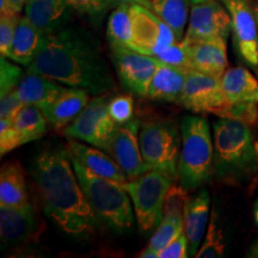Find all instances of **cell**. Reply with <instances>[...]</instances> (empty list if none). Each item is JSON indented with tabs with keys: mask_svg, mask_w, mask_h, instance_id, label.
Instances as JSON below:
<instances>
[{
	"mask_svg": "<svg viewBox=\"0 0 258 258\" xmlns=\"http://www.w3.org/2000/svg\"><path fill=\"white\" fill-rule=\"evenodd\" d=\"M211 196L207 190H201L198 195L188 199L184 211V234L189 243V256L196 257V253L202 244V239L207 231L209 219H211Z\"/></svg>",
	"mask_w": 258,
	"mask_h": 258,
	"instance_id": "2e32d148",
	"label": "cell"
},
{
	"mask_svg": "<svg viewBox=\"0 0 258 258\" xmlns=\"http://www.w3.org/2000/svg\"><path fill=\"white\" fill-rule=\"evenodd\" d=\"M109 114L117 124L131 121L134 115L133 97L129 95H118L109 99Z\"/></svg>",
	"mask_w": 258,
	"mask_h": 258,
	"instance_id": "836d02e7",
	"label": "cell"
},
{
	"mask_svg": "<svg viewBox=\"0 0 258 258\" xmlns=\"http://www.w3.org/2000/svg\"><path fill=\"white\" fill-rule=\"evenodd\" d=\"M24 145L23 139L14 127L12 120H0V153L4 157L15 148Z\"/></svg>",
	"mask_w": 258,
	"mask_h": 258,
	"instance_id": "8d00e7d4",
	"label": "cell"
},
{
	"mask_svg": "<svg viewBox=\"0 0 258 258\" xmlns=\"http://www.w3.org/2000/svg\"><path fill=\"white\" fill-rule=\"evenodd\" d=\"M36 217L30 203L21 207L0 206V239L4 245H17L31 237Z\"/></svg>",
	"mask_w": 258,
	"mask_h": 258,
	"instance_id": "ac0fdd59",
	"label": "cell"
},
{
	"mask_svg": "<svg viewBox=\"0 0 258 258\" xmlns=\"http://www.w3.org/2000/svg\"><path fill=\"white\" fill-rule=\"evenodd\" d=\"M151 4L154 14L175 32L177 42L182 41L189 22L190 0H151Z\"/></svg>",
	"mask_w": 258,
	"mask_h": 258,
	"instance_id": "4316f807",
	"label": "cell"
},
{
	"mask_svg": "<svg viewBox=\"0 0 258 258\" xmlns=\"http://www.w3.org/2000/svg\"><path fill=\"white\" fill-rule=\"evenodd\" d=\"M112 4H128V5H141L145 8L152 10V4H151V0H111Z\"/></svg>",
	"mask_w": 258,
	"mask_h": 258,
	"instance_id": "60d3db41",
	"label": "cell"
},
{
	"mask_svg": "<svg viewBox=\"0 0 258 258\" xmlns=\"http://www.w3.org/2000/svg\"><path fill=\"white\" fill-rule=\"evenodd\" d=\"M189 257V243L185 234H180L178 238L166 245L159 252V258H185Z\"/></svg>",
	"mask_w": 258,
	"mask_h": 258,
	"instance_id": "f35d334b",
	"label": "cell"
},
{
	"mask_svg": "<svg viewBox=\"0 0 258 258\" xmlns=\"http://www.w3.org/2000/svg\"><path fill=\"white\" fill-rule=\"evenodd\" d=\"M161 63L169 64V66L177 67L190 72L191 66H190L189 60V51H188V43L184 40L175 42L172 46H170L163 53L156 56Z\"/></svg>",
	"mask_w": 258,
	"mask_h": 258,
	"instance_id": "4dcf8cb0",
	"label": "cell"
},
{
	"mask_svg": "<svg viewBox=\"0 0 258 258\" xmlns=\"http://www.w3.org/2000/svg\"><path fill=\"white\" fill-rule=\"evenodd\" d=\"M177 103L198 114H213L221 117L228 104L222 91L221 77L190 71Z\"/></svg>",
	"mask_w": 258,
	"mask_h": 258,
	"instance_id": "7c38bea8",
	"label": "cell"
},
{
	"mask_svg": "<svg viewBox=\"0 0 258 258\" xmlns=\"http://www.w3.org/2000/svg\"><path fill=\"white\" fill-rule=\"evenodd\" d=\"M111 59L122 85L135 95L146 97L148 86L160 66L156 56L139 53L132 48L110 44Z\"/></svg>",
	"mask_w": 258,
	"mask_h": 258,
	"instance_id": "8fae6325",
	"label": "cell"
},
{
	"mask_svg": "<svg viewBox=\"0 0 258 258\" xmlns=\"http://www.w3.org/2000/svg\"><path fill=\"white\" fill-rule=\"evenodd\" d=\"M225 233L220 224L218 211L215 207L211 212L207 231H206L205 239L196 253L198 258H218L222 257L226 252Z\"/></svg>",
	"mask_w": 258,
	"mask_h": 258,
	"instance_id": "f546056e",
	"label": "cell"
},
{
	"mask_svg": "<svg viewBox=\"0 0 258 258\" xmlns=\"http://www.w3.org/2000/svg\"><path fill=\"white\" fill-rule=\"evenodd\" d=\"M89 102L90 93L86 90L71 86L69 89L64 88L47 114L48 121L56 131L66 128L76 120Z\"/></svg>",
	"mask_w": 258,
	"mask_h": 258,
	"instance_id": "7402d4cb",
	"label": "cell"
},
{
	"mask_svg": "<svg viewBox=\"0 0 258 258\" xmlns=\"http://www.w3.org/2000/svg\"><path fill=\"white\" fill-rule=\"evenodd\" d=\"M70 9L90 18H99L112 5L111 0H67Z\"/></svg>",
	"mask_w": 258,
	"mask_h": 258,
	"instance_id": "d590c367",
	"label": "cell"
},
{
	"mask_svg": "<svg viewBox=\"0 0 258 258\" xmlns=\"http://www.w3.org/2000/svg\"><path fill=\"white\" fill-rule=\"evenodd\" d=\"M132 44L133 50L157 56L177 42L176 35L152 10L141 5H131Z\"/></svg>",
	"mask_w": 258,
	"mask_h": 258,
	"instance_id": "30bf717a",
	"label": "cell"
},
{
	"mask_svg": "<svg viewBox=\"0 0 258 258\" xmlns=\"http://www.w3.org/2000/svg\"><path fill=\"white\" fill-rule=\"evenodd\" d=\"M29 70L62 85L108 95L116 83L108 63L91 38L73 28H57L44 35Z\"/></svg>",
	"mask_w": 258,
	"mask_h": 258,
	"instance_id": "7a4b0ae2",
	"label": "cell"
},
{
	"mask_svg": "<svg viewBox=\"0 0 258 258\" xmlns=\"http://www.w3.org/2000/svg\"><path fill=\"white\" fill-rule=\"evenodd\" d=\"M253 220H254V225H256L258 230V198L253 203Z\"/></svg>",
	"mask_w": 258,
	"mask_h": 258,
	"instance_id": "b9f144b4",
	"label": "cell"
},
{
	"mask_svg": "<svg viewBox=\"0 0 258 258\" xmlns=\"http://www.w3.org/2000/svg\"><path fill=\"white\" fill-rule=\"evenodd\" d=\"M188 74L185 70L160 63L151 80L146 97L157 101L177 102L184 89Z\"/></svg>",
	"mask_w": 258,
	"mask_h": 258,
	"instance_id": "ffe728a7",
	"label": "cell"
},
{
	"mask_svg": "<svg viewBox=\"0 0 258 258\" xmlns=\"http://www.w3.org/2000/svg\"><path fill=\"white\" fill-rule=\"evenodd\" d=\"M184 233L183 212H164L156 232L151 237L147 247L139 254L140 258H157L159 252L171 241Z\"/></svg>",
	"mask_w": 258,
	"mask_h": 258,
	"instance_id": "484cf974",
	"label": "cell"
},
{
	"mask_svg": "<svg viewBox=\"0 0 258 258\" xmlns=\"http://www.w3.org/2000/svg\"><path fill=\"white\" fill-rule=\"evenodd\" d=\"M72 161L80 186L97 219L116 233L131 231L134 215L131 198L124 186L95 175L73 154Z\"/></svg>",
	"mask_w": 258,
	"mask_h": 258,
	"instance_id": "277c9868",
	"label": "cell"
},
{
	"mask_svg": "<svg viewBox=\"0 0 258 258\" xmlns=\"http://www.w3.org/2000/svg\"><path fill=\"white\" fill-rule=\"evenodd\" d=\"M69 147L73 156L95 175L114 180L122 185L129 180L118 164L101 150L79 143L76 139H69Z\"/></svg>",
	"mask_w": 258,
	"mask_h": 258,
	"instance_id": "d6986e66",
	"label": "cell"
},
{
	"mask_svg": "<svg viewBox=\"0 0 258 258\" xmlns=\"http://www.w3.org/2000/svg\"><path fill=\"white\" fill-rule=\"evenodd\" d=\"M28 0H0V15H19L25 9Z\"/></svg>",
	"mask_w": 258,
	"mask_h": 258,
	"instance_id": "ab89813d",
	"label": "cell"
},
{
	"mask_svg": "<svg viewBox=\"0 0 258 258\" xmlns=\"http://www.w3.org/2000/svg\"><path fill=\"white\" fill-rule=\"evenodd\" d=\"M31 175L47 217L66 234L88 238L98 219L80 186L70 147L50 146L35 157Z\"/></svg>",
	"mask_w": 258,
	"mask_h": 258,
	"instance_id": "6da1fadb",
	"label": "cell"
},
{
	"mask_svg": "<svg viewBox=\"0 0 258 258\" xmlns=\"http://www.w3.org/2000/svg\"><path fill=\"white\" fill-rule=\"evenodd\" d=\"M63 89L62 84L28 69L16 88V93L24 105L37 106L47 115Z\"/></svg>",
	"mask_w": 258,
	"mask_h": 258,
	"instance_id": "9a60e30c",
	"label": "cell"
},
{
	"mask_svg": "<svg viewBox=\"0 0 258 258\" xmlns=\"http://www.w3.org/2000/svg\"><path fill=\"white\" fill-rule=\"evenodd\" d=\"M221 117L234 118V120L243 121L251 127V125H254L258 122V103L228 102Z\"/></svg>",
	"mask_w": 258,
	"mask_h": 258,
	"instance_id": "d6a6232c",
	"label": "cell"
},
{
	"mask_svg": "<svg viewBox=\"0 0 258 258\" xmlns=\"http://www.w3.org/2000/svg\"><path fill=\"white\" fill-rule=\"evenodd\" d=\"M224 95L230 103H258V80L246 67L227 69L221 77Z\"/></svg>",
	"mask_w": 258,
	"mask_h": 258,
	"instance_id": "44dd1931",
	"label": "cell"
},
{
	"mask_svg": "<svg viewBox=\"0 0 258 258\" xmlns=\"http://www.w3.org/2000/svg\"><path fill=\"white\" fill-rule=\"evenodd\" d=\"M198 2H202V0H190V4H194V3H198Z\"/></svg>",
	"mask_w": 258,
	"mask_h": 258,
	"instance_id": "ee69618b",
	"label": "cell"
},
{
	"mask_svg": "<svg viewBox=\"0 0 258 258\" xmlns=\"http://www.w3.org/2000/svg\"><path fill=\"white\" fill-rule=\"evenodd\" d=\"M214 177L221 183L246 185L258 177V144L250 125L219 117L213 123Z\"/></svg>",
	"mask_w": 258,
	"mask_h": 258,
	"instance_id": "3957f363",
	"label": "cell"
},
{
	"mask_svg": "<svg viewBox=\"0 0 258 258\" xmlns=\"http://www.w3.org/2000/svg\"><path fill=\"white\" fill-rule=\"evenodd\" d=\"M139 143L145 161L151 170L178 179V160L182 134L175 123L164 120L146 121L140 125Z\"/></svg>",
	"mask_w": 258,
	"mask_h": 258,
	"instance_id": "8992f818",
	"label": "cell"
},
{
	"mask_svg": "<svg viewBox=\"0 0 258 258\" xmlns=\"http://www.w3.org/2000/svg\"><path fill=\"white\" fill-rule=\"evenodd\" d=\"M252 2H253L254 14H256V18H257V24H258V0H252Z\"/></svg>",
	"mask_w": 258,
	"mask_h": 258,
	"instance_id": "7bdbcfd3",
	"label": "cell"
},
{
	"mask_svg": "<svg viewBox=\"0 0 258 258\" xmlns=\"http://www.w3.org/2000/svg\"><path fill=\"white\" fill-rule=\"evenodd\" d=\"M175 183L165 173L150 170L123 184L133 203L135 218L143 232L157 227L163 218L166 194Z\"/></svg>",
	"mask_w": 258,
	"mask_h": 258,
	"instance_id": "52a82bcc",
	"label": "cell"
},
{
	"mask_svg": "<svg viewBox=\"0 0 258 258\" xmlns=\"http://www.w3.org/2000/svg\"><path fill=\"white\" fill-rule=\"evenodd\" d=\"M231 34V16L219 0H202L190 5V16L185 40L189 43L222 38Z\"/></svg>",
	"mask_w": 258,
	"mask_h": 258,
	"instance_id": "4fadbf2b",
	"label": "cell"
},
{
	"mask_svg": "<svg viewBox=\"0 0 258 258\" xmlns=\"http://www.w3.org/2000/svg\"><path fill=\"white\" fill-rule=\"evenodd\" d=\"M231 16L233 47L239 59L258 74V24L252 0H220Z\"/></svg>",
	"mask_w": 258,
	"mask_h": 258,
	"instance_id": "9c48e42d",
	"label": "cell"
},
{
	"mask_svg": "<svg viewBox=\"0 0 258 258\" xmlns=\"http://www.w3.org/2000/svg\"><path fill=\"white\" fill-rule=\"evenodd\" d=\"M186 43H188L189 60L192 71L222 77L228 67L227 49H226L227 41L215 38V40L191 42V43L186 42Z\"/></svg>",
	"mask_w": 258,
	"mask_h": 258,
	"instance_id": "e0dca14e",
	"label": "cell"
},
{
	"mask_svg": "<svg viewBox=\"0 0 258 258\" xmlns=\"http://www.w3.org/2000/svg\"><path fill=\"white\" fill-rule=\"evenodd\" d=\"M108 103L106 95L95 96L90 99L76 120L62 129L64 137L84 141L105 151L117 127L109 114Z\"/></svg>",
	"mask_w": 258,
	"mask_h": 258,
	"instance_id": "ba28073f",
	"label": "cell"
},
{
	"mask_svg": "<svg viewBox=\"0 0 258 258\" xmlns=\"http://www.w3.org/2000/svg\"><path fill=\"white\" fill-rule=\"evenodd\" d=\"M28 203L23 167L18 161H8L0 170V206L21 207Z\"/></svg>",
	"mask_w": 258,
	"mask_h": 258,
	"instance_id": "cb8c5ba5",
	"label": "cell"
},
{
	"mask_svg": "<svg viewBox=\"0 0 258 258\" xmlns=\"http://www.w3.org/2000/svg\"><path fill=\"white\" fill-rule=\"evenodd\" d=\"M0 99H2L0 102V120H14L18 111L24 106L21 99L18 98L16 90L0 97Z\"/></svg>",
	"mask_w": 258,
	"mask_h": 258,
	"instance_id": "74e56055",
	"label": "cell"
},
{
	"mask_svg": "<svg viewBox=\"0 0 258 258\" xmlns=\"http://www.w3.org/2000/svg\"><path fill=\"white\" fill-rule=\"evenodd\" d=\"M69 9L67 0H28L25 16L46 35L61 27Z\"/></svg>",
	"mask_w": 258,
	"mask_h": 258,
	"instance_id": "d4e9b609",
	"label": "cell"
},
{
	"mask_svg": "<svg viewBox=\"0 0 258 258\" xmlns=\"http://www.w3.org/2000/svg\"><path fill=\"white\" fill-rule=\"evenodd\" d=\"M23 74L22 69L10 62L8 57L2 56L0 59V97L16 90Z\"/></svg>",
	"mask_w": 258,
	"mask_h": 258,
	"instance_id": "1f68e13d",
	"label": "cell"
},
{
	"mask_svg": "<svg viewBox=\"0 0 258 258\" xmlns=\"http://www.w3.org/2000/svg\"><path fill=\"white\" fill-rule=\"evenodd\" d=\"M44 34L31 23L27 16H21L16 28L9 59L29 66L40 49Z\"/></svg>",
	"mask_w": 258,
	"mask_h": 258,
	"instance_id": "603a6c76",
	"label": "cell"
},
{
	"mask_svg": "<svg viewBox=\"0 0 258 258\" xmlns=\"http://www.w3.org/2000/svg\"><path fill=\"white\" fill-rule=\"evenodd\" d=\"M140 125V122L134 118L125 123L117 124L110 144L105 150L118 164L129 180L138 178L151 170L141 153L139 143Z\"/></svg>",
	"mask_w": 258,
	"mask_h": 258,
	"instance_id": "5bb4252c",
	"label": "cell"
},
{
	"mask_svg": "<svg viewBox=\"0 0 258 258\" xmlns=\"http://www.w3.org/2000/svg\"><path fill=\"white\" fill-rule=\"evenodd\" d=\"M182 147L178 160L179 184L195 190L214 177V143L208 121L184 116L180 124Z\"/></svg>",
	"mask_w": 258,
	"mask_h": 258,
	"instance_id": "5b68a950",
	"label": "cell"
},
{
	"mask_svg": "<svg viewBox=\"0 0 258 258\" xmlns=\"http://www.w3.org/2000/svg\"><path fill=\"white\" fill-rule=\"evenodd\" d=\"M109 44L131 47L132 44V15L131 5L120 4L111 12L106 27Z\"/></svg>",
	"mask_w": 258,
	"mask_h": 258,
	"instance_id": "f1b7e54d",
	"label": "cell"
},
{
	"mask_svg": "<svg viewBox=\"0 0 258 258\" xmlns=\"http://www.w3.org/2000/svg\"><path fill=\"white\" fill-rule=\"evenodd\" d=\"M47 115L35 105H24L12 120L24 144L41 139L47 132Z\"/></svg>",
	"mask_w": 258,
	"mask_h": 258,
	"instance_id": "83f0119b",
	"label": "cell"
},
{
	"mask_svg": "<svg viewBox=\"0 0 258 258\" xmlns=\"http://www.w3.org/2000/svg\"><path fill=\"white\" fill-rule=\"evenodd\" d=\"M19 18H21V14L0 15V54L8 59Z\"/></svg>",
	"mask_w": 258,
	"mask_h": 258,
	"instance_id": "e575fe53",
	"label": "cell"
}]
</instances>
